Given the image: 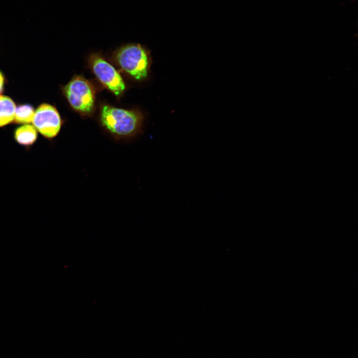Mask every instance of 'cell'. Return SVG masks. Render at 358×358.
I'll return each mask as SVG.
<instances>
[{
	"mask_svg": "<svg viewBox=\"0 0 358 358\" xmlns=\"http://www.w3.org/2000/svg\"><path fill=\"white\" fill-rule=\"evenodd\" d=\"M15 108V103L11 98L0 95V127L13 121Z\"/></svg>",
	"mask_w": 358,
	"mask_h": 358,
	"instance_id": "obj_7",
	"label": "cell"
},
{
	"mask_svg": "<svg viewBox=\"0 0 358 358\" xmlns=\"http://www.w3.org/2000/svg\"><path fill=\"white\" fill-rule=\"evenodd\" d=\"M5 78L3 73L0 71V94L4 90Z\"/></svg>",
	"mask_w": 358,
	"mask_h": 358,
	"instance_id": "obj_9",
	"label": "cell"
},
{
	"mask_svg": "<svg viewBox=\"0 0 358 358\" xmlns=\"http://www.w3.org/2000/svg\"><path fill=\"white\" fill-rule=\"evenodd\" d=\"M115 60L120 68L136 80L146 78L149 69V57L141 45L130 44L119 48L115 53Z\"/></svg>",
	"mask_w": 358,
	"mask_h": 358,
	"instance_id": "obj_2",
	"label": "cell"
},
{
	"mask_svg": "<svg viewBox=\"0 0 358 358\" xmlns=\"http://www.w3.org/2000/svg\"><path fill=\"white\" fill-rule=\"evenodd\" d=\"M143 119L142 115L138 111L109 105H103L100 113L101 125L116 139L136 135L141 130Z\"/></svg>",
	"mask_w": 358,
	"mask_h": 358,
	"instance_id": "obj_1",
	"label": "cell"
},
{
	"mask_svg": "<svg viewBox=\"0 0 358 358\" xmlns=\"http://www.w3.org/2000/svg\"><path fill=\"white\" fill-rule=\"evenodd\" d=\"M15 141L25 147L32 146L37 139V131L33 125L25 124L16 128L13 132Z\"/></svg>",
	"mask_w": 358,
	"mask_h": 358,
	"instance_id": "obj_6",
	"label": "cell"
},
{
	"mask_svg": "<svg viewBox=\"0 0 358 358\" xmlns=\"http://www.w3.org/2000/svg\"><path fill=\"white\" fill-rule=\"evenodd\" d=\"M33 124L37 131L47 139L55 137L59 133L62 120L57 109L46 103L39 105L34 112Z\"/></svg>",
	"mask_w": 358,
	"mask_h": 358,
	"instance_id": "obj_5",
	"label": "cell"
},
{
	"mask_svg": "<svg viewBox=\"0 0 358 358\" xmlns=\"http://www.w3.org/2000/svg\"><path fill=\"white\" fill-rule=\"evenodd\" d=\"M34 107L30 104H22L16 107L13 121L19 124L31 122L34 115Z\"/></svg>",
	"mask_w": 358,
	"mask_h": 358,
	"instance_id": "obj_8",
	"label": "cell"
},
{
	"mask_svg": "<svg viewBox=\"0 0 358 358\" xmlns=\"http://www.w3.org/2000/svg\"><path fill=\"white\" fill-rule=\"evenodd\" d=\"M63 92L70 106L83 115L93 111L95 92L91 84L81 76H74L63 88Z\"/></svg>",
	"mask_w": 358,
	"mask_h": 358,
	"instance_id": "obj_3",
	"label": "cell"
},
{
	"mask_svg": "<svg viewBox=\"0 0 358 358\" xmlns=\"http://www.w3.org/2000/svg\"><path fill=\"white\" fill-rule=\"evenodd\" d=\"M89 63L94 75L106 88L116 96L123 93L125 89V83L112 65L98 54L91 55Z\"/></svg>",
	"mask_w": 358,
	"mask_h": 358,
	"instance_id": "obj_4",
	"label": "cell"
}]
</instances>
